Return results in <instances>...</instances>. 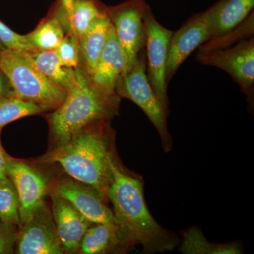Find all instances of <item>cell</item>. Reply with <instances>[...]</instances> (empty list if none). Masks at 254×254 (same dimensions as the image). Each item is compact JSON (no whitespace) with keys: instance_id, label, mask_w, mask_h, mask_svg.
Here are the masks:
<instances>
[{"instance_id":"cell-1","label":"cell","mask_w":254,"mask_h":254,"mask_svg":"<svg viewBox=\"0 0 254 254\" xmlns=\"http://www.w3.org/2000/svg\"><path fill=\"white\" fill-rule=\"evenodd\" d=\"M107 198L113 207L115 222L125 243L139 244L144 253L171 251L177 239L158 225L150 213L143 195V182L124 171L114 160Z\"/></svg>"},{"instance_id":"cell-2","label":"cell","mask_w":254,"mask_h":254,"mask_svg":"<svg viewBox=\"0 0 254 254\" xmlns=\"http://www.w3.org/2000/svg\"><path fill=\"white\" fill-rule=\"evenodd\" d=\"M104 121L87 125L68 141L50 150L39 162L58 164L68 176L93 187L108 200L115 160L108 149Z\"/></svg>"},{"instance_id":"cell-3","label":"cell","mask_w":254,"mask_h":254,"mask_svg":"<svg viewBox=\"0 0 254 254\" xmlns=\"http://www.w3.org/2000/svg\"><path fill=\"white\" fill-rule=\"evenodd\" d=\"M77 83L48 117L53 148L68 141L87 125L116 113L120 99L107 98L92 86L83 70L76 68Z\"/></svg>"},{"instance_id":"cell-4","label":"cell","mask_w":254,"mask_h":254,"mask_svg":"<svg viewBox=\"0 0 254 254\" xmlns=\"http://www.w3.org/2000/svg\"><path fill=\"white\" fill-rule=\"evenodd\" d=\"M0 70L9 80L16 98L48 110L58 108L67 95V91L46 77L18 52L8 48L0 50Z\"/></svg>"},{"instance_id":"cell-5","label":"cell","mask_w":254,"mask_h":254,"mask_svg":"<svg viewBox=\"0 0 254 254\" xmlns=\"http://www.w3.org/2000/svg\"><path fill=\"white\" fill-rule=\"evenodd\" d=\"M119 98L136 103L153 123L162 138L165 150L171 146L167 124V110L155 95L146 72L145 49L141 52L133 66L122 73L115 88Z\"/></svg>"},{"instance_id":"cell-6","label":"cell","mask_w":254,"mask_h":254,"mask_svg":"<svg viewBox=\"0 0 254 254\" xmlns=\"http://www.w3.org/2000/svg\"><path fill=\"white\" fill-rule=\"evenodd\" d=\"M149 8L144 0H128L118 6L107 8L125 55L126 66L124 72L133 66L145 49L144 16Z\"/></svg>"},{"instance_id":"cell-7","label":"cell","mask_w":254,"mask_h":254,"mask_svg":"<svg viewBox=\"0 0 254 254\" xmlns=\"http://www.w3.org/2000/svg\"><path fill=\"white\" fill-rule=\"evenodd\" d=\"M146 72L155 95L165 110L168 108L167 59L169 42L173 32L164 27L155 19L150 8L144 16Z\"/></svg>"},{"instance_id":"cell-8","label":"cell","mask_w":254,"mask_h":254,"mask_svg":"<svg viewBox=\"0 0 254 254\" xmlns=\"http://www.w3.org/2000/svg\"><path fill=\"white\" fill-rule=\"evenodd\" d=\"M197 60L203 64L224 70L248 93L254 83V39L248 37L224 48L200 50Z\"/></svg>"},{"instance_id":"cell-9","label":"cell","mask_w":254,"mask_h":254,"mask_svg":"<svg viewBox=\"0 0 254 254\" xmlns=\"http://www.w3.org/2000/svg\"><path fill=\"white\" fill-rule=\"evenodd\" d=\"M15 251L19 254H65L52 212L45 202L19 227Z\"/></svg>"},{"instance_id":"cell-10","label":"cell","mask_w":254,"mask_h":254,"mask_svg":"<svg viewBox=\"0 0 254 254\" xmlns=\"http://www.w3.org/2000/svg\"><path fill=\"white\" fill-rule=\"evenodd\" d=\"M7 175L17 191L21 225L44 203L45 197L49 190V184L41 172L11 156L8 162Z\"/></svg>"},{"instance_id":"cell-11","label":"cell","mask_w":254,"mask_h":254,"mask_svg":"<svg viewBox=\"0 0 254 254\" xmlns=\"http://www.w3.org/2000/svg\"><path fill=\"white\" fill-rule=\"evenodd\" d=\"M210 39L211 34L203 14L195 15L173 33L169 42L165 72L168 84L189 55Z\"/></svg>"},{"instance_id":"cell-12","label":"cell","mask_w":254,"mask_h":254,"mask_svg":"<svg viewBox=\"0 0 254 254\" xmlns=\"http://www.w3.org/2000/svg\"><path fill=\"white\" fill-rule=\"evenodd\" d=\"M54 193L67 200L92 223L117 225L113 211L105 204L106 198L93 187L72 178L60 180Z\"/></svg>"},{"instance_id":"cell-13","label":"cell","mask_w":254,"mask_h":254,"mask_svg":"<svg viewBox=\"0 0 254 254\" xmlns=\"http://www.w3.org/2000/svg\"><path fill=\"white\" fill-rule=\"evenodd\" d=\"M125 66L126 61L123 50L112 24L99 60L93 72L88 76L92 86L107 98L120 99L115 88Z\"/></svg>"},{"instance_id":"cell-14","label":"cell","mask_w":254,"mask_h":254,"mask_svg":"<svg viewBox=\"0 0 254 254\" xmlns=\"http://www.w3.org/2000/svg\"><path fill=\"white\" fill-rule=\"evenodd\" d=\"M52 215L57 233L65 253H79L80 244L92 222L74 208L67 200L53 192Z\"/></svg>"},{"instance_id":"cell-15","label":"cell","mask_w":254,"mask_h":254,"mask_svg":"<svg viewBox=\"0 0 254 254\" xmlns=\"http://www.w3.org/2000/svg\"><path fill=\"white\" fill-rule=\"evenodd\" d=\"M254 6V0H220L203 13L211 39L225 36L240 26L250 16Z\"/></svg>"},{"instance_id":"cell-16","label":"cell","mask_w":254,"mask_h":254,"mask_svg":"<svg viewBox=\"0 0 254 254\" xmlns=\"http://www.w3.org/2000/svg\"><path fill=\"white\" fill-rule=\"evenodd\" d=\"M21 54L40 72L67 93L77 83L76 68L64 66L55 50H35Z\"/></svg>"},{"instance_id":"cell-17","label":"cell","mask_w":254,"mask_h":254,"mask_svg":"<svg viewBox=\"0 0 254 254\" xmlns=\"http://www.w3.org/2000/svg\"><path fill=\"white\" fill-rule=\"evenodd\" d=\"M108 12L95 20L89 29L78 40L79 49L84 63L83 71L89 76L96 66L98 60L108 39L111 27Z\"/></svg>"},{"instance_id":"cell-18","label":"cell","mask_w":254,"mask_h":254,"mask_svg":"<svg viewBox=\"0 0 254 254\" xmlns=\"http://www.w3.org/2000/svg\"><path fill=\"white\" fill-rule=\"evenodd\" d=\"M122 242L125 243L118 225L106 223H92L82 237L79 253H108L116 247L119 243Z\"/></svg>"},{"instance_id":"cell-19","label":"cell","mask_w":254,"mask_h":254,"mask_svg":"<svg viewBox=\"0 0 254 254\" xmlns=\"http://www.w3.org/2000/svg\"><path fill=\"white\" fill-rule=\"evenodd\" d=\"M106 12L94 0H75L73 9L66 17L70 32L78 41L95 22L97 18Z\"/></svg>"},{"instance_id":"cell-20","label":"cell","mask_w":254,"mask_h":254,"mask_svg":"<svg viewBox=\"0 0 254 254\" xmlns=\"http://www.w3.org/2000/svg\"><path fill=\"white\" fill-rule=\"evenodd\" d=\"M63 23L59 16L48 18L26 35V38L36 50H54L65 36Z\"/></svg>"},{"instance_id":"cell-21","label":"cell","mask_w":254,"mask_h":254,"mask_svg":"<svg viewBox=\"0 0 254 254\" xmlns=\"http://www.w3.org/2000/svg\"><path fill=\"white\" fill-rule=\"evenodd\" d=\"M180 250L188 254H242L235 244L215 245L208 242L200 230L190 229L185 232Z\"/></svg>"},{"instance_id":"cell-22","label":"cell","mask_w":254,"mask_h":254,"mask_svg":"<svg viewBox=\"0 0 254 254\" xmlns=\"http://www.w3.org/2000/svg\"><path fill=\"white\" fill-rule=\"evenodd\" d=\"M49 111L47 108L16 97L0 98V130L18 119Z\"/></svg>"},{"instance_id":"cell-23","label":"cell","mask_w":254,"mask_h":254,"mask_svg":"<svg viewBox=\"0 0 254 254\" xmlns=\"http://www.w3.org/2000/svg\"><path fill=\"white\" fill-rule=\"evenodd\" d=\"M0 220L9 225L21 226L17 191L9 177L0 182Z\"/></svg>"},{"instance_id":"cell-24","label":"cell","mask_w":254,"mask_h":254,"mask_svg":"<svg viewBox=\"0 0 254 254\" xmlns=\"http://www.w3.org/2000/svg\"><path fill=\"white\" fill-rule=\"evenodd\" d=\"M62 63L66 67L78 68L79 65L80 49L77 38L70 32L64 37L58 46L54 50Z\"/></svg>"},{"instance_id":"cell-25","label":"cell","mask_w":254,"mask_h":254,"mask_svg":"<svg viewBox=\"0 0 254 254\" xmlns=\"http://www.w3.org/2000/svg\"><path fill=\"white\" fill-rule=\"evenodd\" d=\"M0 41L5 48L14 50L18 53H26L36 50L28 42L26 35L18 34L0 21Z\"/></svg>"},{"instance_id":"cell-26","label":"cell","mask_w":254,"mask_h":254,"mask_svg":"<svg viewBox=\"0 0 254 254\" xmlns=\"http://www.w3.org/2000/svg\"><path fill=\"white\" fill-rule=\"evenodd\" d=\"M16 227L0 222V254H12L15 252L18 234Z\"/></svg>"},{"instance_id":"cell-27","label":"cell","mask_w":254,"mask_h":254,"mask_svg":"<svg viewBox=\"0 0 254 254\" xmlns=\"http://www.w3.org/2000/svg\"><path fill=\"white\" fill-rule=\"evenodd\" d=\"M1 130H0V182H4L9 178L7 175V166L10 157L6 153L1 144Z\"/></svg>"},{"instance_id":"cell-28","label":"cell","mask_w":254,"mask_h":254,"mask_svg":"<svg viewBox=\"0 0 254 254\" xmlns=\"http://www.w3.org/2000/svg\"><path fill=\"white\" fill-rule=\"evenodd\" d=\"M4 97H16V95L7 77L0 70V98Z\"/></svg>"},{"instance_id":"cell-29","label":"cell","mask_w":254,"mask_h":254,"mask_svg":"<svg viewBox=\"0 0 254 254\" xmlns=\"http://www.w3.org/2000/svg\"><path fill=\"white\" fill-rule=\"evenodd\" d=\"M75 0H61L62 7H63V14L66 18L71 10L73 9V3Z\"/></svg>"},{"instance_id":"cell-30","label":"cell","mask_w":254,"mask_h":254,"mask_svg":"<svg viewBox=\"0 0 254 254\" xmlns=\"http://www.w3.org/2000/svg\"><path fill=\"white\" fill-rule=\"evenodd\" d=\"M5 48V46H4V44H3L2 43H1V41H0V50H4Z\"/></svg>"}]
</instances>
